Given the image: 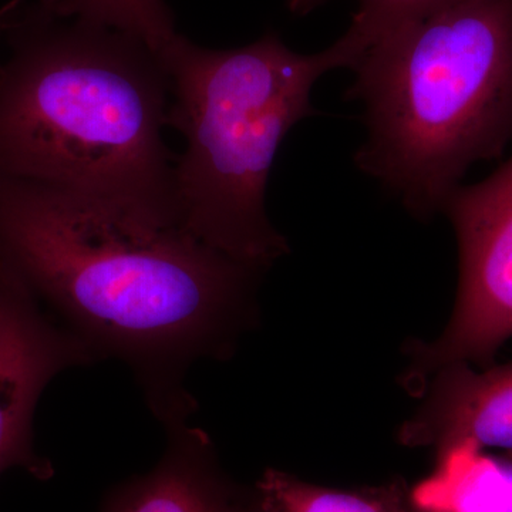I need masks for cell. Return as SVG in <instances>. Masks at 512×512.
<instances>
[{
	"label": "cell",
	"instance_id": "obj_1",
	"mask_svg": "<svg viewBox=\"0 0 512 512\" xmlns=\"http://www.w3.org/2000/svg\"><path fill=\"white\" fill-rule=\"evenodd\" d=\"M0 264L96 362H123L163 426L197 409L191 367L251 328L264 274L178 222L2 175Z\"/></svg>",
	"mask_w": 512,
	"mask_h": 512
},
{
	"label": "cell",
	"instance_id": "obj_2",
	"mask_svg": "<svg viewBox=\"0 0 512 512\" xmlns=\"http://www.w3.org/2000/svg\"><path fill=\"white\" fill-rule=\"evenodd\" d=\"M0 64V175L181 224L177 156L164 143L170 76L120 30L22 3Z\"/></svg>",
	"mask_w": 512,
	"mask_h": 512
},
{
	"label": "cell",
	"instance_id": "obj_3",
	"mask_svg": "<svg viewBox=\"0 0 512 512\" xmlns=\"http://www.w3.org/2000/svg\"><path fill=\"white\" fill-rule=\"evenodd\" d=\"M352 70L367 131L355 164L421 220L512 140V0H436Z\"/></svg>",
	"mask_w": 512,
	"mask_h": 512
},
{
	"label": "cell",
	"instance_id": "obj_4",
	"mask_svg": "<svg viewBox=\"0 0 512 512\" xmlns=\"http://www.w3.org/2000/svg\"><path fill=\"white\" fill-rule=\"evenodd\" d=\"M158 55L173 96L165 124L187 141L174 167L181 224L265 272L289 251L265 210L276 153L299 121L318 114L313 86L329 70L348 69L345 53L333 43L301 55L268 32L231 50L205 49L177 33Z\"/></svg>",
	"mask_w": 512,
	"mask_h": 512
},
{
	"label": "cell",
	"instance_id": "obj_5",
	"mask_svg": "<svg viewBox=\"0 0 512 512\" xmlns=\"http://www.w3.org/2000/svg\"><path fill=\"white\" fill-rule=\"evenodd\" d=\"M456 231V306L436 342L417 345L410 382L453 363L488 362L512 338V157L477 184H461L444 204Z\"/></svg>",
	"mask_w": 512,
	"mask_h": 512
},
{
	"label": "cell",
	"instance_id": "obj_6",
	"mask_svg": "<svg viewBox=\"0 0 512 512\" xmlns=\"http://www.w3.org/2000/svg\"><path fill=\"white\" fill-rule=\"evenodd\" d=\"M94 363L90 350L0 264V474L19 467L40 481L53 477L50 461L35 451L37 403L64 370Z\"/></svg>",
	"mask_w": 512,
	"mask_h": 512
},
{
	"label": "cell",
	"instance_id": "obj_7",
	"mask_svg": "<svg viewBox=\"0 0 512 512\" xmlns=\"http://www.w3.org/2000/svg\"><path fill=\"white\" fill-rule=\"evenodd\" d=\"M164 429L167 447L157 466L114 487L101 512H265L256 488L225 476L204 430L188 420Z\"/></svg>",
	"mask_w": 512,
	"mask_h": 512
},
{
	"label": "cell",
	"instance_id": "obj_8",
	"mask_svg": "<svg viewBox=\"0 0 512 512\" xmlns=\"http://www.w3.org/2000/svg\"><path fill=\"white\" fill-rule=\"evenodd\" d=\"M434 375L429 399L400 431L402 443L434 447L439 454L463 444L510 453L512 363L483 372L453 363Z\"/></svg>",
	"mask_w": 512,
	"mask_h": 512
},
{
	"label": "cell",
	"instance_id": "obj_9",
	"mask_svg": "<svg viewBox=\"0 0 512 512\" xmlns=\"http://www.w3.org/2000/svg\"><path fill=\"white\" fill-rule=\"evenodd\" d=\"M468 444L439 454L437 470L410 493L423 512H512V464Z\"/></svg>",
	"mask_w": 512,
	"mask_h": 512
},
{
	"label": "cell",
	"instance_id": "obj_10",
	"mask_svg": "<svg viewBox=\"0 0 512 512\" xmlns=\"http://www.w3.org/2000/svg\"><path fill=\"white\" fill-rule=\"evenodd\" d=\"M255 488L265 512H414L410 493L399 483L338 490L269 468Z\"/></svg>",
	"mask_w": 512,
	"mask_h": 512
},
{
	"label": "cell",
	"instance_id": "obj_11",
	"mask_svg": "<svg viewBox=\"0 0 512 512\" xmlns=\"http://www.w3.org/2000/svg\"><path fill=\"white\" fill-rule=\"evenodd\" d=\"M57 15L136 36L151 49L170 42L174 16L164 0H47Z\"/></svg>",
	"mask_w": 512,
	"mask_h": 512
},
{
	"label": "cell",
	"instance_id": "obj_12",
	"mask_svg": "<svg viewBox=\"0 0 512 512\" xmlns=\"http://www.w3.org/2000/svg\"><path fill=\"white\" fill-rule=\"evenodd\" d=\"M436 0H357L348 32L338 40L352 70L357 60L404 18Z\"/></svg>",
	"mask_w": 512,
	"mask_h": 512
},
{
	"label": "cell",
	"instance_id": "obj_13",
	"mask_svg": "<svg viewBox=\"0 0 512 512\" xmlns=\"http://www.w3.org/2000/svg\"><path fill=\"white\" fill-rule=\"evenodd\" d=\"M23 0H10L5 5L0 6V37L5 36L10 26L18 18L19 10L22 8Z\"/></svg>",
	"mask_w": 512,
	"mask_h": 512
},
{
	"label": "cell",
	"instance_id": "obj_14",
	"mask_svg": "<svg viewBox=\"0 0 512 512\" xmlns=\"http://www.w3.org/2000/svg\"><path fill=\"white\" fill-rule=\"evenodd\" d=\"M325 2L326 0H288V9L293 15L305 16Z\"/></svg>",
	"mask_w": 512,
	"mask_h": 512
},
{
	"label": "cell",
	"instance_id": "obj_15",
	"mask_svg": "<svg viewBox=\"0 0 512 512\" xmlns=\"http://www.w3.org/2000/svg\"><path fill=\"white\" fill-rule=\"evenodd\" d=\"M504 458L508 461V463L512 464V451H510V453H504Z\"/></svg>",
	"mask_w": 512,
	"mask_h": 512
},
{
	"label": "cell",
	"instance_id": "obj_16",
	"mask_svg": "<svg viewBox=\"0 0 512 512\" xmlns=\"http://www.w3.org/2000/svg\"><path fill=\"white\" fill-rule=\"evenodd\" d=\"M414 508V507H413ZM414 512H423V511H419V510H416V508H414Z\"/></svg>",
	"mask_w": 512,
	"mask_h": 512
}]
</instances>
